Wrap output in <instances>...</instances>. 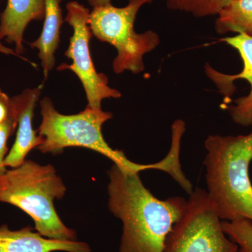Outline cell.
I'll use <instances>...</instances> for the list:
<instances>
[{"label": "cell", "mask_w": 252, "mask_h": 252, "mask_svg": "<svg viewBox=\"0 0 252 252\" xmlns=\"http://www.w3.org/2000/svg\"><path fill=\"white\" fill-rule=\"evenodd\" d=\"M92 252L84 242L45 238L31 226L11 230L0 226V252Z\"/></svg>", "instance_id": "30bf717a"}, {"label": "cell", "mask_w": 252, "mask_h": 252, "mask_svg": "<svg viewBox=\"0 0 252 252\" xmlns=\"http://www.w3.org/2000/svg\"><path fill=\"white\" fill-rule=\"evenodd\" d=\"M61 1L45 0V17L41 35L30 44L31 48L39 51L38 57L40 59L45 78L54 67L55 53L59 46L60 33L63 22Z\"/></svg>", "instance_id": "7c38bea8"}, {"label": "cell", "mask_w": 252, "mask_h": 252, "mask_svg": "<svg viewBox=\"0 0 252 252\" xmlns=\"http://www.w3.org/2000/svg\"><path fill=\"white\" fill-rule=\"evenodd\" d=\"M45 9V0H8L0 15V40L14 44L18 56L24 54L25 31L32 21L44 19Z\"/></svg>", "instance_id": "8fae6325"}, {"label": "cell", "mask_w": 252, "mask_h": 252, "mask_svg": "<svg viewBox=\"0 0 252 252\" xmlns=\"http://www.w3.org/2000/svg\"><path fill=\"white\" fill-rule=\"evenodd\" d=\"M221 41L232 46L240 54L243 62L242 72L237 74H225L213 69L209 64L205 66L207 77L216 85L219 91L225 99H230L236 87L234 81L245 79L250 85L248 95L235 100V105L229 108L232 119L235 124L243 126L252 125V36L238 34L234 36L223 38Z\"/></svg>", "instance_id": "ba28073f"}, {"label": "cell", "mask_w": 252, "mask_h": 252, "mask_svg": "<svg viewBox=\"0 0 252 252\" xmlns=\"http://www.w3.org/2000/svg\"><path fill=\"white\" fill-rule=\"evenodd\" d=\"M62 179L51 165L26 160L0 175V202L21 209L31 217L35 229L45 238L76 240L75 230L68 228L55 209V200L65 195Z\"/></svg>", "instance_id": "277c9868"}, {"label": "cell", "mask_w": 252, "mask_h": 252, "mask_svg": "<svg viewBox=\"0 0 252 252\" xmlns=\"http://www.w3.org/2000/svg\"><path fill=\"white\" fill-rule=\"evenodd\" d=\"M215 30L252 36V0H233L217 15Z\"/></svg>", "instance_id": "4fadbf2b"}, {"label": "cell", "mask_w": 252, "mask_h": 252, "mask_svg": "<svg viewBox=\"0 0 252 252\" xmlns=\"http://www.w3.org/2000/svg\"><path fill=\"white\" fill-rule=\"evenodd\" d=\"M233 0H165L167 8L182 11L194 17L217 16Z\"/></svg>", "instance_id": "5bb4252c"}, {"label": "cell", "mask_w": 252, "mask_h": 252, "mask_svg": "<svg viewBox=\"0 0 252 252\" xmlns=\"http://www.w3.org/2000/svg\"><path fill=\"white\" fill-rule=\"evenodd\" d=\"M92 6L93 9L112 4V0H86Z\"/></svg>", "instance_id": "e0dca14e"}, {"label": "cell", "mask_w": 252, "mask_h": 252, "mask_svg": "<svg viewBox=\"0 0 252 252\" xmlns=\"http://www.w3.org/2000/svg\"><path fill=\"white\" fill-rule=\"evenodd\" d=\"M40 106L42 121L37 132L43 142L36 149L41 153L57 154L67 147H84L108 158L123 171L140 173L144 170H158L167 172L175 181L183 177L180 152L175 147H171L160 161L144 165L131 161L122 151L109 147L102 135V127L112 119V113L87 106L79 114L64 115L56 110L49 97L41 99Z\"/></svg>", "instance_id": "7a4b0ae2"}, {"label": "cell", "mask_w": 252, "mask_h": 252, "mask_svg": "<svg viewBox=\"0 0 252 252\" xmlns=\"http://www.w3.org/2000/svg\"><path fill=\"white\" fill-rule=\"evenodd\" d=\"M16 120H18L17 111L12 97L0 89V126Z\"/></svg>", "instance_id": "2e32d148"}, {"label": "cell", "mask_w": 252, "mask_h": 252, "mask_svg": "<svg viewBox=\"0 0 252 252\" xmlns=\"http://www.w3.org/2000/svg\"><path fill=\"white\" fill-rule=\"evenodd\" d=\"M227 236L238 245L240 252H252V222L241 219L221 222Z\"/></svg>", "instance_id": "9a60e30c"}, {"label": "cell", "mask_w": 252, "mask_h": 252, "mask_svg": "<svg viewBox=\"0 0 252 252\" xmlns=\"http://www.w3.org/2000/svg\"><path fill=\"white\" fill-rule=\"evenodd\" d=\"M172 227L163 252H240L223 231L221 220L206 190L197 188Z\"/></svg>", "instance_id": "8992f818"}, {"label": "cell", "mask_w": 252, "mask_h": 252, "mask_svg": "<svg viewBox=\"0 0 252 252\" xmlns=\"http://www.w3.org/2000/svg\"><path fill=\"white\" fill-rule=\"evenodd\" d=\"M109 177V209L123 224L119 252H163L187 200L178 196L157 198L144 187L139 173L123 171L115 164Z\"/></svg>", "instance_id": "6da1fadb"}, {"label": "cell", "mask_w": 252, "mask_h": 252, "mask_svg": "<svg viewBox=\"0 0 252 252\" xmlns=\"http://www.w3.org/2000/svg\"><path fill=\"white\" fill-rule=\"evenodd\" d=\"M206 190L220 220L252 222V132L210 135L205 142Z\"/></svg>", "instance_id": "3957f363"}, {"label": "cell", "mask_w": 252, "mask_h": 252, "mask_svg": "<svg viewBox=\"0 0 252 252\" xmlns=\"http://www.w3.org/2000/svg\"><path fill=\"white\" fill-rule=\"evenodd\" d=\"M153 0H128L124 7L112 4L94 8L90 13L89 24L93 34L98 40L107 42L117 50L112 63L116 74L130 71L143 72V57L160 44V37L154 31L137 33L135 31L137 15L144 5Z\"/></svg>", "instance_id": "5b68a950"}, {"label": "cell", "mask_w": 252, "mask_h": 252, "mask_svg": "<svg viewBox=\"0 0 252 252\" xmlns=\"http://www.w3.org/2000/svg\"><path fill=\"white\" fill-rule=\"evenodd\" d=\"M41 86L27 89L21 94L12 97L18 115V128L16 140L12 148L5 158L3 165L14 168L21 165L33 149L37 148L43 142L42 137L33 128L34 109L41 94Z\"/></svg>", "instance_id": "9c48e42d"}, {"label": "cell", "mask_w": 252, "mask_h": 252, "mask_svg": "<svg viewBox=\"0 0 252 252\" xmlns=\"http://www.w3.org/2000/svg\"><path fill=\"white\" fill-rule=\"evenodd\" d=\"M66 9L65 21L72 28L73 34L64 56L72 60V64L63 63L57 69L72 71L80 79L85 91L88 107L102 109L101 104L104 99L120 98L122 94L109 86L108 77L103 73L97 72L93 63L90 51L93 33L89 24L90 11L76 1L68 2Z\"/></svg>", "instance_id": "52a82bcc"}, {"label": "cell", "mask_w": 252, "mask_h": 252, "mask_svg": "<svg viewBox=\"0 0 252 252\" xmlns=\"http://www.w3.org/2000/svg\"><path fill=\"white\" fill-rule=\"evenodd\" d=\"M0 53H1V54L7 55V56H9V55H12V56H17V57H19L20 59L25 60V61H28V60L25 59V58L18 56V55L15 52L14 50L10 49V48L6 47V46L3 45V44H1V41H0ZM28 62H29V61H28Z\"/></svg>", "instance_id": "ac0fdd59"}]
</instances>
